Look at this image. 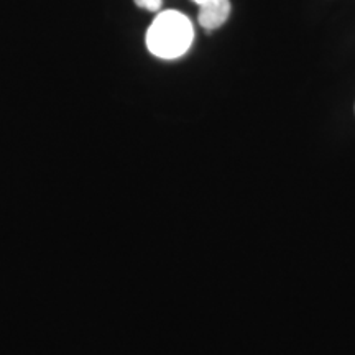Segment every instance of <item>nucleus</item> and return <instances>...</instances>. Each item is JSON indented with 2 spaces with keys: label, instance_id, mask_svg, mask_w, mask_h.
<instances>
[{
  "label": "nucleus",
  "instance_id": "nucleus-1",
  "mask_svg": "<svg viewBox=\"0 0 355 355\" xmlns=\"http://www.w3.org/2000/svg\"><path fill=\"white\" fill-rule=\"evenodd\" d=\"M194 30L188 17L181 12H159L146 32V46L162 60L183 56L193 44Z\"/></svg>",
  "mask_w": 355,
  "mask_h": 355
},
{
  "label": "nucleus",
  "instance_id": "nucleus-2",
  "mask_svg": "<svg viewBox=\"0 0 355 355\" xmlns=\"http://www.w3.org/2000/svg\"><path fill=\"white\" fill-rule=\"evenodd\" d=\"M230 15V2L229 0H211V2L204 3L199 7V25L204 30L211 32V30L219 28L220 25L225 24V20Z\"/></svg>",
  "mask_w": 355,
  "mask_h": 355
},
{
  "label": "nucleus",
  "instance_id": "nucleus-3",
  "mask_svg": "<svg viewBox=\"0 0 355 355\" xmlns=\"http://www.w3.org/2000/svg\"><path fill=\"white\" fill-rule=\"evenodd\" d=\"M135 3L140 8L150 12H158L162 8V0H135Z\"/></svg>",
  "mask_w": 355,
  "mask_h": 355
},
{
  "label": "nucleus",
  "instance_id": "nucleus-4",
  "mask_svg": "<svg viewBox=\"0 0 355 355\" xmlns=\"http://www.w3.org/2000/svg\"><path fill=\"white\" fill-rule=\"evenodd\" d=\"M193 2H194V3H198V6H199V7H201V6H204V3L211 2V0H193Z\"/></svg>",
  "mask_w": 355,
  "mask_h": 355
}]
</instances>
